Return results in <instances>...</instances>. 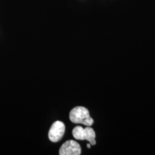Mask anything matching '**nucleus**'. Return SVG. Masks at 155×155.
<instances>
[{
    "label": "nucleus",
    "instance_id": "4",
    "mask_svg": "<svg viewBox=\"0 0 155 155\" xmlns=\"http://www.w3.org/2000/svg\"><path fill=\"white\" fill-rule=\"evenodd\" d=\"M84 140H87L92 145H95L96 136H95V133L94 132V129L92 127H88L84 129Z\"/></svg>",
    "mask_w": 155,
    "mask_h": 155
},
{
    "label": "nucleus",
    "instance_id": "1",
    "mask_svg": "<svg viewBox=\"0 0 155 155\" xmlns=\"http://www.w3.org/2000/svg\"><path fill=\"white\" fill-rule=\"evenodd\" d=\"M70 120L74 124H81L87 127L91 126L94 123L88 109L83 106H77L73 108L70 113Z\"/></svg>",
    "mask_w": 155,
    "mask_h": 155
},
{
    "label": "nucleus",
    "instance_id": "5",
    "mask_svg": "<svg viewBox=\"0 0 155 155\" xmlns=\"http://www.w3.org/2000/svg\"><path fill=\"white\" fill-rule=\"evenodd\" d=\"M74 137L78 140H84V130L81 126H77L72 130Z\"/></svg>",
    "mask_w": 155,
    "mask_h": 155
},
{
    "label": "nucleus",
    "instance_id": "6",
    "mask_svg": "<svg viewBox=\"0 0 155 155\" xmlns=\"http://www.w3.org/2000/svg\"><path fill=\"white\" fill-rule=\"evenodd\" d=\"M87 148H91V144H87Z\"/></svg>",
    "mask_w": 155,
    "mask_h": 155
},
{
    "label": "nucleus",
    "instance_id": "3",
    "mask_svg": "<svg viewBox=\"0 0 155 155\" xmlns=\"http://www.w3.org/2000/svg\"><path fill=\"white\" fill-rule=\"evenodd\" d=\"M81 154L80 145L74 140H68L59 150L60 155H79Z\"/></svg>",
    "mask_w": 155,
    "mask_h": 155
},
{
    "label": "nucleus",
    "instance_id": "2",
    "mask_svg": "<svg viewBox=\"0 0 155 155\" xmlns=\"http://www.w3.org/2000/svg\"><path fill=\"white\" fill-rule=\"evenodd\" d=\"M65 132V125L63 122L56 121L53 123L48 132V137L53 143H57L61 140Z\"/></svg>",
    "mask_w": 155,
    "mask_h": 155
}]
</instances>
